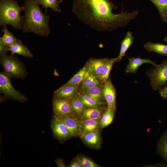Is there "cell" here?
Here are the masks:
<instances>
[{
  "label": "cell",
  "instance_id": "cell-9",
  "mask_svg": "<svg viewBox=\"0 0 167 167\" xmlns=\"http://www.w3.org/2000/svg\"><path fill=\"white\" fill-rule=\"evenodd\" d=\"M103 93L108 108L116 109V90L109 79L104 83Z\"/></svg>",
  "mask_w": 167,
  "mask_h": 167
},
{
  "label": "cell",
  "instance_id": "cell-36",
  "mask_svg": "<svg viewBox=\"0 0 167 167\" xmlns=\"http://www.w3.org/2000/svg\"><path fill=\"white\" fill-rule=\"evenodd\" d=\"M166 23L167 24V22H166ZM164 40L165 41H167V34L165 36V37H164Z\"/></svg>",
  "mask_w": 167,
  "mask_h": 167
},
{
  "label": "cell",
  "instance_id": "cell-29",
  "mask_svg": "<svg viewBox=\"0 0 167 167\" xmlns=\"http://www.w3.org/2000/svg\"><path fill=\"white\" fill-rule=\"evenodd\" d=\"M116 109H107L105 111L100 121V128H103L108 126L113 122Z\"/></svg>",
  "mask_w": 167,
  "mask_h": 167
},
{
  "label": "cell",
  "instance_id": "cell-14",
  "mask_svg": "<svg viewBox=\"0 0 167 167\" xmlns=\"http://www.w3.org/2000/svg\"><path fill=\"white\" fill-rule=\"evenodd\" d=\"M80 138L87 145L98 149L101 146V138L99 130L82 134Z\"/></svg>",
  "mask_w": 167,
  "mask_h": 167
},
{
  "label": "cell",
  "instance_id": "cell-34",
  "mask_svg": "<svg viewBox=\"0 0 167 167\" xmlns=\"http://www.w3.org/2000/svg\"><path fill=\"white\" fill-rule=\"evenodd\" d=\"M69 167H82L77 158L73 161L69 165Z\"/></svg>",
  "mask_w": 167,
  "mask_h": 167
},
{
  "label": "cell",
  "instance_id": "cell-3",
  "mask_svg": "<svg viewBox=\"0 0 167 167\" xmlns=\"http://www.w3.org/2000/svg\"><path fill=\"white\" fill-rule=\"evenodd\" d=\"M24 10L15 0H0V26L9 25L15 29H21L24 16L21 12Z\"/></svg>",
  "mask_w": 167,
  "mask_h": 167
},
{
  "label": "cell",
  "instance_id": "cell-12",
  "mask_svg": "<svg viewBox=\"0 0 167 167\" xmlns=\"http://www.w3.org/2000/svg\"><path fill=\"white\" fill-rule=\"evenodd\" d=\"M78 85L61 87L54 92L53 98L70 99L79 95Z\"/></svg>",
  "mask_w": 167,
  "mask_h": 167
},
{
  "label": "cell",
  "instance_id": "cell-22",
  "mask_svg": "<svg viewBox=\"0 0 167 167\" xmlns=\"http://www.w3.org/2000/svg\"><path fill=\"white\" fill-rule=\"evenodd\" d=\"M158 153L167 164V132L163 133L159 139L157 146Z\"/></svg>",
  "mask_w": 167,
  "mask_h": 167
},
{
  "label": "cell",
  "instance_id": "cell-23",
  "mask_svg": "<svg viewBox=\"0 0 167 167\" xmlns=\"http://www.w3.org/2000/svg\"><path fill=\"white\" fill-rule=\"evenodd\" d=\"M99 78L96 76L92 71L89 75L80 84V89L82 90L92 88L97 86L100 83Z\"/></svg>",
  "mask_w": 167,
  "mask_h": 167
},
{
  "label": "cell",
  "instance_id": "cell-18",
  "mask_svg": "<svg viewBox=\"0 0 167 167\" xmlns=\"http://www.w3.org/2000/svg\"><path fill=\"white\" fill-rule=\"evenodd\" d=\"M105 112L102 108H88L81 114V118L84 120L101 119Z\"/></svg>",
  "mask_w": 167,
  "mask_h": 167
},
{
  "label": "cell",
  "instance_id": "cell-33",
  "mask_svg": "<svg viewBox=\"0 0 167 167\" xmlns=\"http://www.w3.org/2000/svg\"><path fill=\"white\" fill-rule=\"evenodd\" d=\"M158 91L163 99H167V84L161 88Z\"/></svg>",
  "mask_w": 167,
  "mask_h": 167
},
{
  "label": "cell",
  "instance_id": "cell-4",
  "mask_svg": "<svg viewBox=\"0 0 167 167\" xmlns=\"http://www.w3.org/2000/svg\"><path fill=\"white\" fill-rule=\"evenodd\" d=\"M0 62L3 72L12 78L24 79L27 75L26 66L16 57L7 55L1 57Z\"/></svg>",
  "mask_w": 167,
  "mask_h": 167
},
{
  "label": "cell",
  "instance_id": "cell-7",
  "mask_svg": "<svg viewBox=\"0 0 167 167\" xmlns=\"http://www.w3.org/2000/svg\"><path fill=\"white\" fill-rule=\"evenodd\" d=\"M53 108L54 116L58 117H75L70 100L64 98H53Z\"/></svg>",
  "mask_w": 167,
  "mask_h": 167
},
{
  "label": "cell",
  "instance_id": "cell-15",
  "mask_svg": "<svg viewBox=\"0 0 167 167\" xmlns=\"http://www.w3.org/2000/svg\"><path fill=\"white\" fill-rule=\"evenodd\" d=\"M9 51L11 52V56H14L15 54L25 57L32 58L34 56L28 47L20 40L16 43L9 47Z\"/></svg>",
  "mask_w": 167,
  "mask_h": 167
},
{
  "label": "cell",
  "instance_id": "cell-21",
  "mask_svg": "<svg viewBox=\"0 0 167 167\" xmlns=\"http://www.w3.org/2000/svg\"><path fill=\"white\" fill-rule=\"evenodd\" d=\"M108 58H92L88 61L92 71L98 78L100 77L104 66Z\"/></svg>",
  "mask_w": 167,
  "mask_h": 167
},
{
  "label": "cell",
  "instance_id": "cell-37",
  "mask_svg": "<svg viewBox=\"0 0 167 167\" xmlns=\"http://www.w3.org/2000/svg\"><path fill=\"white\" fill-rule=\"evenodd\" d=\"M61 0L62 1V0Z\"/></svg>",
  "mask_w": 167,
  "mask_h": 167
},
{
  "label": "cell",
  "instance_id": "cell-32",
  "mask_svg": "<svg viewBox=\"0 0 167 167\" xmlns=\"http://www.w3.org/2000/svg\"><path fill=\"white\" fill-rule=\"evenodd\" d=\"M9 47L0 41V56L1 57L7 55V52L9 51Z\"/></svg>",
  "mask_w": 167,
  "mask_h": 167
},
{
  "label": "cell",
  "instance_id": "cell-31",
  "mask_svg": "<svg viewBox=\"0 0 167 167\" xmlns=\"http://www.w3.org/2000/svg\"><path fill=\"white\" fill-rule=\"evenodd\" d=\"M82 167H100L93 161L84 156H81L77 157Z\"/></svg>",
  "mask_w": 167,
  "mask_h": 167
},
{
  "label": "cell",
  "instance_id": "cell-6",
  "mask_svg": "<svg viewBox=\"0 0 167 167\" xmlns=\"http://www.w3.org/2000/svg\"><path fill=\"white\" fill-rule=\"evenodd\" d=\"M12 78L3 72L0 73V93L5 98L12 99L21 102H24L28 100L26 96L17 90L11 82Z\"/></svg>",
  "mask_w": 167,
  "mask_h": 167
},
{
  "label": "cell",
  "instance_id": "cell-20",
  "mask_svg": "<svg viewBox=\"0 0 167 167\" xmlns=\"http://www.w3.org/2000/svg\"><path fill=\"white\" fill-rule=\"evenodd\" d=\"M100 119H86L81 121V135L83 134L98 130L100 128Z\"/></svg>",
  "mask_w": 167,
  "mask_h": 167
},
{
  "label": "cell",
  "instance_id": "cell-19",
  "mask_svg": "<svg viewBox=\"0 0 167 167\" xmlns=\"http://www.w3.org/2000/svg\"><path fill=\"white\" fill-rule=\"evenodd\" d=\"M144 48L150 52H155L167 57V45L160 43L148 41L143 45Z\"/></svg>",
  "mask_w": 167,
  "mask_h": 167
},
{
  "label": "cell",
  "instance_id": "cell-25",
  "mask_svg": "<svg viewBox=\"0 0 167 167\" xmlns=\"http://www.w3.org/2000/svg\"><path fill=\"white\" fill-rule=\"evenodd\" d=\"M157 9L162 21L167 22V0H149Z\"/></svg>",
  "mask_w": 167,
  "mask_h": 167
},
{
  "label": "cell",
  "instance_id": "cell-17",
  "mask_svg": "<svg viewBox=\"0 0 167 167\" xmlns=\"http://www.w3.org/2000/svg\"><path fill=\"white\" fill-rule=\"evenodd\" d=\"M134 39L132 32L128 31L121 43L120 52L117 57L118 61L121 60L123 57L125 56L126 51L133 44Z\"/></svg>",
  "mask_w": 167,
  "mask_h": 167
},
{
  "label": "cell",
  "instance_id": "cell-24",
  "mask_svg": "<svg viewBox=\"0 0 167 167\" xmlns=\"http://www.w3.org/2000/svg\"><path fill=\"white\" fill-rule=\"evenodd\" d=\"M117 61H118V57L108 58L99 78L104 83L108 80L112 68L114 64Z\"/></svg>",
  "mask_w": 167,
  "mask_h": 167
},
{
  "label": "cell",
  "instance_id": "cell-8",
  "mask_svg": "<svg viewBox=\"0 0 167 167\" xmlns=\"http://www.w3.org/2000/svg\"><path fill=\"white\" fill-rule=\"evenodd\" d=\"M51 128L54 134L59 139H66L72 136L65 124L59 118L55 116L52 121Z\"/></svg>",
  "mask_w": 167,
  "mask_h": 167
},
{
  "label": "cell",
  "instance_id": "cell-11",
  "mask_svg": "<svg viewBox=\"0 0 167 167\" xmlns=\"http://www.w3.org/2000/svg\"><path fill=\"white\" fill-rule=\"evenodd\" d=\"M57 117L65 124L72 136H76L81 135V121L75 117Z\"/></svg>",
  "mask_w": 167,
  "mask_h": 167
},
{
  "label": "cell",
  "instance_id": "cell-35",
  "mask_svg": "<svg viewBox=\"0 0 167 167\" xmlns=\"http://www.w3.org/2000/svg\"><path fill=\"white\" fill-rule=\"evenodd\" d=\"M56 163L58 167H65V163L61 159H58L56 161Z\"/></svg>",
  "mask_w": 167,
  "mask_h": 167
},
{
  "label": "cell",
  "instance_id": "cell-2",
  "mask_svg": "<svg viewBox=\"0 0 167 167\" xmlns=\"http://www.w3.org/2000/svg\"><path fill=\"white\" fill-rule=\"evenodd\" d=\"M23 6L24 15L22 28L23 32L48 36L50 32L49 25L50 17L42 12L36 0H25Z\"/></svg>",
  "mask_w": 167,
  "mask_h": 167
},
{
  "label": "cell",
  "instance_id": "cell-5",
  "mask_svg": "<svg viewBox=\"0 0 167 167\" xmlns=\"http://www.w3.org/2000/svg\"><path fill=\"white\" fill-rule=\"evenodd\" d=\"M150 79L152 88L159 90L167 84V59L154 68H150L146 71Z\"/></svg>",
  "mask_w": 167,
  "mask_h": 167
},
{
  "label": "cell",
  "instance_id": "cell-16",
  "mask_svg": "<svg viewBox=\"0 0 167 167\" xmlns=\"http://www.w3.org/2000/svg\"><path fill=\"white\" fill-rule=\"evenodd\" d=\"M103 86L99 85L88 89L82 90L88 96L100 103L104 105L106 103L103 93Z\"/></svg>",
  "mask_w": 167,
  "mask_h": 167
},
{
  "label": "cell",
  "instance_id": "cell-1",
  "mask_svg": "<svg viewBox=\"0 0 167 167\" xmlns=\"http://www.w3.org/2000/svg\"><path fill=\"white\" fill-rule=\"evenodd\" d=\"M117 8L111 0H73L72 10L78 19L94 30L111 31L126 26L135 19L139 11H123L115 14Z\"/></svg>",
  "mask_w": 167,
  "mask_h": 167
},
{
  "label": "cell",
  "instance_id": "cell-28",
  "mask_svg": "<svg viewBox=\"0 0 167 167\" xmlns=\"http://www.w3.org/2000/svg\"><path fill=\"white\" fill-rule=\"evenodd\" d=\"M61 0H36L38 5L43 6L42 8H44L46 12L48 8H50L55 12H60L61 10L59 8V4L62 2Z\"/></svg>",
  "mask_w": 167,
  "mask_h": 167
},
{
  "label": "cell",
  "instance_id": "cell-27",
  "mask_svg": "<svg viewBox=\"0 0 167 167\" xmlns=\"http://www.w3.org/2000/svg\"><path fill=\"white\" fill-rule=\"evenodd\" d=\"M69 100L72 110L75 114L81 115L87 108L79 99V95Z\"/></svg>",
  "mask_w": 167,
  "mask_h": 167
},
{
  "label": "cell",
  "instance_id": "cell-30",
  "mask_svg": "<svg viewBox=\"0 0 167 167\" xmlns=\"http://www.w3.org/2000/svg\"><path fill=\"white\" fill-rule=\"evenodd\" d=\"M79 96L83 103L88 108L102 107L103 105L98 102L84 92L79 93Z\"/></svg>",
  "mask_w": 167,
  "mask_h": 167
},
{
  "label": "cell",
  "instance_id": "cell-26",
  "mask_svg": "<svg viewBox=\"0 0 167 167\" xmlns=\"http://www.w3.org/2000/svg\"><path fill=\"white\" fill-rule=\"evenodd\" d=\"M2 31L3 32V35L2 36L0 37V41L9 47L20 40L8 30L6 25L3 26Z\"/></svg>",
  "mask_w": 167,
  "mask_h": 167
},
{
  "label": "cell",
  "instance_id": "cell-10",
  "mask_svg": "<svg viewBox=\"0 0 167 167\" xmlns=\"http://www.w3.org/2000/svg\"><path fill=\"white\" fill-rule=\"evenodd\" d=\"M129 62L127 65L125 72L127 74H136L140 66L143 64L148 63L153 66L154 67L156 66L158 64L148 59L142 58L139 56L137 58L132 57L131 58H128Z\"/></svg>",
  "mask_w": 167,
  "mask_h": 167
},
{
  "label": "cell",
  "instance_id": "cell-13",
  "mask_svg": "<svg viewBox=\"0 0 167 167\" xmlns=\"http://www.w3.org/2000/svg\"><path fill=\"white\" fill-rule=\"evenodd\" d=\"M92 71L89 63L88 61L84 67L61 87L71 85H79L89 75Z\"/></svg>",
  "mask_w": 167,
  "mask_h": 167
}]
</instances>
